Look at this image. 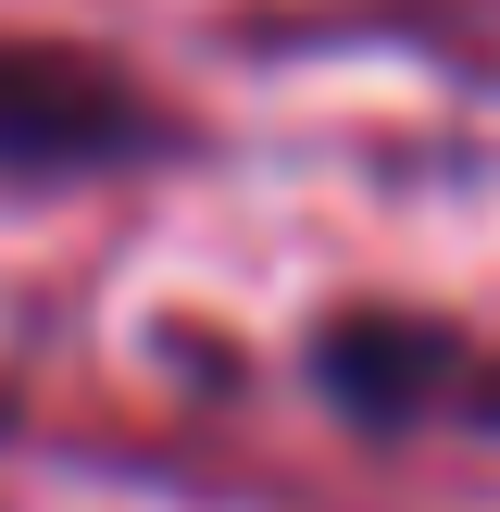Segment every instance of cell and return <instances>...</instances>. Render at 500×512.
I'll return each instance as SVG.
<instances>
[{
    "label": "cell",
    "mask_w": 500,
    "mask_h": 512,
    "mask_svg": "<svg viewBox=\"0 0 500 512\" xmlns=\"http://www.w3.org/2000/svg\"><path fill=\"white\" fill-rule=\"evenodd\" d=\"M188 163V113L163 88L75 38H13L0 25V188H75V175H150Z\"/></svg>",
    "instance_id": "6da1fadb"
},
{
    "label": "cell",
    "mask_w": 500,
    "mask_h": 512,
    "mask_svg": "<svg viewBox=\"0 0 500 512\" xmlns=\"http://www.w3.org/2000/svg\"><path fill=\"white\" fill-rule=\"evenodd\" d=\"M313 388L338 400L350 425H425L450 413V400H475V413L500 425V363H475L450 325L425 313H325L313 325Z\"/></svg>",
    "instance_id": "7a4b0ae2"
}]
</instances>
